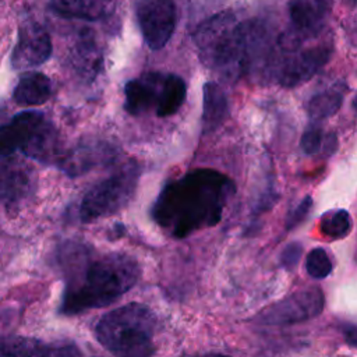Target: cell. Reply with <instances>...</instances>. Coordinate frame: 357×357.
Returning <instances> with one entry per match:
<instances>
[{
    "label": "cell",
    "mask_w": 357,
    "mask_h": 357,
    "mask_svg": "<svg viewBox=\"0 0 357 357\" xmlns=\"http://www.w3.org/2000/svg\"><path fill=\"white\" fill-rule=\"evenodd\" d=\"M61 259L67 279L59 312L64 315L110 305L131 290L141 276L139 264L128 254L110 252L91 258L86 245L68 244Z\"/></svg>",
    "instance_id": "cell-1"
},
{
    "label": "cell",
    "mask_w": 357,
    "mask_h": 357,
    "mask_svg": "<svg viewBox=\"0 0 357 357\" xmlns=\"http://www.w3.org/2000/svg\"><path fill=\"white\" fill-rule=\"evenodd\" d=\"M233 194L234 184L227 176L212 169H198L166 184L151 213L159 226L181 238L219 223Z\"/></svg>",
    "instance_id": "cell-2"
},
{
    "label": "cell",
    "mask_w": 357,
    "mask_h": 357,
    "mask_svg": "<svg viewBox=\"0 0 357 357\" xmlns=\"http://www.w3.org/2000/svg\"><path fill=\"white\" fill-rule=\"evenodd\" d=\"M265 36L261 25L243 22L233 11L225 10L198 25L194 43L206 67L234 79L259 59Z\"/></svg>",
    "instance_id": "cell-3"
},
{
    "label": "cell",
    "mask_w": 357,
    "mask_h": 357,
    "mask_svg": "<svg viewBox=\"0 0 357 357\" xmlns=\"http://www.w3.org/2000/svg\"><path fill=\"white\" fill-rule=\"evenodd\" d=\"M153 311L139 303H128L100 317L95 326L96 340L119 357H144L155 353Z\"/></svg>",
    "instance_id": "cell-4"
},
{
    "label": "cell",
    "mask_w": 357,
    "mask_h": 357,
    "mask_svg": "<svg viewBox=\"0 0 357 357\" xmlns=\"http://www.w3.org/2000/svg\"><path fill=\"white\" fill-rule=\"evenodd\" d=\"M53 123L38 110H25L0 126V160L22 152L40 163H54L61 155Z\"/></svg>",
    "instance_id": "cell-5"
},
{
    "label": "cell",
    "mask_w": 357,
    "mask_h": 357,
    "mask_svg": "<svg viewBox=\"0 0 357 357\" xmlns=\"http://www.w3.org/2000/svg\"><path fill=\"white\" fill-rule=\"evenodd\" d=\"M141 169L135 160H128L117 167L109 177L96 183L82 197L78 216L81 222L91 223L117 213L132 198Z\"/></svg>",
    "instance_id": "cell-6"
},
{
    "label": "cell",
    "mask_w": 357,
    "mask_h": 357,
    "mask_svg": "<svg viewBox=\"0 0 357 357\" xmlns=\"http://www.w3.org/2000/svg\"><path fill=\"white\" fill-rule=\"evenodd\" d=\"M325 297L319 287L300 290L265 308L257 317L264 325H293L319 315L324 310Z\"/></svg>",
    "instance_id": "cell-7"
},
{
    "label": "cell",
    "mask_w": 357,
    "mask_h": 357,
    "mask_svg": "<svg viewBox=\"0 0 357 357\" xmlns=\"http://www.w3.org/2000/svg\"><path fill=\"white\" fill-rule=\"evenodd\" d=\"M135 14L145 43L152 50L162 49L176 28L173 0H135Z\"/></svg>",
    "instance_id": "cell-8"
},
{
    "label": "cell",
    "mask_w": 357,
    "mask_h": 357,
    "mask_svg": "<svg viewBox=\"0 0 357 357\" xmlns=\"http://www.w3.org/2000/svg\"><path fill=\"white\" fill-rule=\"evenodd\" d=\"M36 183V172L29 163L18 158H4L0 163V204L13 208L31 199Z\"/></svg>",
    "instance_id": "cell-9"
},
{
    "label": "cell",
    "mask_w": 357,
    "mask_h": 357,
    "mask_svg": "<svg viewBox=\"0 0 357 357\" xmlns=\"http://www.w3.org/2000/svg\"><path fill=\"white\" fill-rule=\"evenodd\" d=\"M53 45L47 31L35 21H28L18 31V40L11 53L14 70H28L47 61Z\"/></svg>",
    "instance_id": "cell-10"
},
{
    "label": "cell",
    "mask_w": 357,
    "mask_h": 357,
    "mask_svg": "<svg viewBox=\"0 0 357 357\" xmlns=\"http://www.w3.org/2000/svg\"><path fill=\"white\" fill-rule=\"evenodd\" d=\"M116 155L117 153L112 145L102 141L86 139L77 144L71 149L61 152L56 165L68 177H77L85 174L96 166L113 162Z\"/></svg>",
    "instance_id": "cell-11"
},
{
    "label": "cell",
    "mask_w": 357,
    "mask_h": 357,
    "mask_svg": "<svg viewBox=\"0 0 357 357\" xmlns=\"http://www.w3.org/2000/svg\"><path fill=\"white\" fill-rule=\"evenodd\" d=\"M331 6V0H290L289 29L301 38L317 39L326 26Z\"/></svg>",
    "instance_id": "cell-12"
},
{
    "label": "cell",
    "mask_w": 357,
    "mask_h": 357,
    "mask_svg": "<svg viewBox=\"0 0 357 357\" xmlns=\"http://www.w3.org/2000/svg\"><path fill=\"white\" fill-rule=\"evenodd\" d=\"M165 74L146 73L131 79L124 86V109L132 116H139L148 110H156L160 100Z\"/></svg>",
    "instance_id": "cell-13"
},
{
    "label": "cell",
    "mask_w": 357,
    "mask_h": 357,
    "mask_svg": "<svg viewBox=\"0 0 357 357\" xmlns=\"http://www.w3.org/2000/svg\"><path fill=\"white\" fill-rule=\"evenodd\" d=\"M81 350L67 342H45L35 337L0 336V356H81Z\"/></svg>",
    "instance_id": "cell-14"
},
{
    "label": "cell",
    "mask_w": 357,
    "mask_h": 357,
    "mask_svg": "<svg viewBox=\"0 0 357 357\" xmlns=\"http://www.w3.org/2000/svg\"><path fill=\"white\" fill-rule=\"evenodd\" d=\"M70 61L75 73L86 81H92L100 73L103 57L92 32L79 33L70 50Z\"/></svg>",
    "instance_id": "cell-15"
},
{
    "label": "cell",
    "mask_w": 357,
    "mask_h": 357,
    "mask_svg": "<svg viewBox=\"0 0 357 357\" xmlns=\"http://www.w3.org/2000/svg\"><path fill=\"white\" fill-rule=\"evenodd\" d=\"M53 84L50 78L39 71L24 73L13 91V99L20 106H39L50 99Z\"/></svg>",
    "instance_id": "cell-16"
},
{
    "label": "cell",
    "mask_w": 357,
    "mask_h": 357,
    "mask_svg": "<svg viewBox=\"0 0 357 357\" xmlns=\"http://www.w3.org/2000/svg\"><path fill=\"white\" fill-rule=\"evenodd\" d=\"M50 6L63 17L96 21L114 11L116 0H50Z\"/></svg>",
    "instance_id": "cell-17"
},
{
    "label": "cell",
    "mask_w": 357,
    "mask_h": 357,
    "mask_svg": "<svg viewBox=\"0 0 357 357\" xmlns=\"http://www.w3.org/2000/svg\"><path fill=\"white\" fill-rule=\"evenodd\" d=\"M229 116V102L225 91L216 82L204 85L202 103V132L212 134Z\"/></svg>",
    "instance_id": "cell-18"
},
{
    "label": "cell",
    "mask_w": 357,
    "mask_h": 357,
    "mask_svg": "<svg viewBox=\"0 0 357 357\" xmlns=\"http://www.w3.org/2000/svg\"><path fill=\"white\" fill-rule=\"evenodd\" d=\"M187 95L185 82L176 74H165L160 100L155 110L158 117H167L174 114L184 103Z\"/></svg>",
    "instance_id": "cell-19"
},
{
    "label": "cell",
    "mask_w": 357,
    "mask_h": 357,
    "mask_svg": "<svg viewBox=\"0 0 357 357\" xmlns=\"http://www.w3.org/2000/svg\"><path fill=\"white\" fill-rule=\"evenodd\" d=\"M342 95L335 91H324L317 95H314L308 105H307V112L311 120L319 121L324 119H328L340 109L342 106Z\"/></svg>",
    "instance_id": "cell-20"
},
{
    "label": "cell",
    "mask_w": 357,
    "mask_h": 357,
    "mask_svg": "<svg viewBox=\"0 0 357 357\" xmlns=\"http://www.w3.org/2000/svg\"><path fill=\"white\" fill-rule=\"evenodd\" d=\"M351 216L344 209H336L326 212L321 218V231L324 236L332 240L346 237L351 230Z\"/></svg>",
    "instance_id": "cell-21"
},
{
    "label": "cell",
    "mask_w": 357,
    "mask_h": 357,
    "mask_svg": "<svg viewBox=\"0 0 357 357\" xmlns=\"http://www.w3.org/2000/svg\"><path fill=\"white\" fill-rule=\"evenodd\" d=\"M305 271L314 279H324L332 272L329 255L322 248H314L307 254Z\"/></svg>",
    "instance_id": "cell-22"
},
{
    "label": "cell",
    "mask_w": 357,
    "mask_h": 357,
    "mask_svg": "<svg viewBox=\"0 0 357 357\" xmlns=\"http://www.w3.org/2000/svg\"><path fill=\"white\" fill-rule=\"evenodd\" d=\"M301 149L305 155H315L321 151L322 145H324V131L321 127L312 124L310 126L300 141Z\"/></svg>",
    "instance_id": "cell-23"
},
{
    "label": "cell",
    "mask_w": 357,
    "mask_h": 357,
    "mask_svg": "<svg viewBox=\"0 0 357 357\" xmlns=\"http://www.w3.org/2000/svg\"><path fill=\"white\" fill-rule=\"evenodd\" d=\"M311 208H312V198L311 197H305L286 218V222H284V226H286V230H291L294 229L296 226H298L307 216L308 213L311 212Z\"/></svg>",
    "instance_id": "cell-24"
},
{
    "label": "cell",
    "mask_w": 357,
    "mask_h": 357,
    "mask_svg": "<svg viewBox=\"0 0 357 357\" xmlns=\"http://www.w3.org/2000/svg\"><path fill=\"white\" fill-rule=\"evenodd\" d=\"M303 254V247L300 243H290L284 247L280 255V264L287 271H291L296 268V265L300 261V257Z\"/></svg>",
    "instance_id": "cell-25"
},
{
    "label": "cell",
    "mask_w": 357,
    "mask_h": 357,
    "mask_svg": "<svg viewBox=\"0 0 357 357\" xmlns=\"http://www.w3.org/2000/svg\"><path fill=\"white\" fill-rule=\"evenodd\" d=\"M342 333L344 337V342L353 347L357 349V326L356 325H343Z\"/></svg>",
    "instance_id": "cell-26"
},
{
    "label": "cell",
    "mask_w": 357,
    "mask_h": 357,
    "mask_svg": "<svg viewBox=\"0 0 357 357\" xmlns=\"http://www.w3.org/2000/svg\"><path fill=\"white\" fill-rule=\"evenodd\" d=\"M353 105H354V109L357 110V96L354 98V102H353Z\"/></svg>",
    "instance_id": "cell-27"
},
{
    "label": "cell",
    "mask_w": 357,
    "mask_h": 357,
    "mask_svg": "<svg viewBox=\"0 0 357 357\" xmlns=\"http://www.w3.org/2000/svg\"><path fill=\"white\" fill-rule=\"evenodd\" d=\"M356 1H357V0H356Z\"/></svg>",
    "instance_id": "cell-28"
}]
</instances>
